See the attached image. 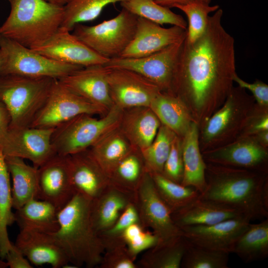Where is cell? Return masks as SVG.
<instances>
[{"instance_id": "obj_1", "label": "cell", "mask_w": 268, "mask_h": 268, "mask_svg": "<svg viewBox=\"0 0 268 268\" xmlns=\"http://www.w3.org/2000/svg\"><path fill=\"white\" fill-rule=\"evenodd\" d=\"M222 15L219 8L200 37L185 39L174 72L170 93L184 102L199 127L222 105L237 74L234 39L222 26Z\"/></svg>"}, {"instance_id": "obj_2", "label": "cell", "mask_w": 268, "mask_h": 268, "mask_svg": "<svg viewBox=\"0 0 268 268\" xmlns=\"http://www.w3.org/2000/svg\"><path fill=\"white\" fill-rule=\"evenodd\" d=\"M201 199L239 211L250 221L268 218V173L206 163Z\"/></svg>"}, {"instance_id": "obj_3", "label": "cell", "mask_w": 268, "mask_h": 268, "mask_svg": "<svg viewBox=\"0 0 268 268\" xmlns=\"http://www.w3.org/2000/svg\"><path fill=\"white\" fill-rule=\"evenodd\" d=\"M91 200L76 193L58 212L59 228L52 233L75 268L98 266L105 248L92 223Z\"/></svg>"}, {"instance_id": "obj_4", "label": "cell", "mask_w": 268, "mask_h": 268, "mask_svg": "<svg viewBox=\"0 0 268 268\" xmlns=\"http://www.w3.org/2000/svg\"><path fill=\"white\" fill-rule=\"evenodd\" d=\"M10 11L0 33L34 49L47 41L60 27L64 7L45 0H8Z\"/></svg>"}, {"instance_id": "obj_5", "label": "cell", "mask_w": 268, "mask_h": 268, "mask_svg": "<svg viewBox=\"0 0 268 268\" xmlns=\"http://www.w3.org/2000/svg\"><path fill=\"white\" fill-rule=\"evenodd\" d=\"M255 104L246 89L233 86L222 105L199 127L201 152L223 146L239 137Z\"/></svg>"}, {"instance_id": "obj_6", "label": "cell", "mask_w": 268, "mask_h": 268, "mask_svg": "<svg viewBox=\"0 0 268 268\" xmlns=\"http://www.w3.org/2000/svg\"><path fill=\"white\" fill-rule=\"evenodd\" d=\"M56 80L15 74L0 76V102L9 114V128L30 126Z\"/></svg>"}, {"instance_id": "obj_7", "label": "cell", "mask_w": 268, "mask_h": 268, "mask_svg": "<svg viewBox=\"0 0 268 268\" xmlns=\"http://www.w3.org/2000/svg\"><path fill=\"white\" fill-rule=\"evenodd\" d=\"M123 109L114 105L102 118L81 114L55 128L51 141L57 154L67 156L89 149L119 127Z\"/></svg>"}, {"instance_id": "obj_8", "label": "cell", "mask_w": 268, "mask_h": 268, "mask_svg": "<svg viewBox=\"0 0 268 268\" xmlns=\"http://www.w3.org/2000/svg\"><path fill=\"white\" fill-rule=\"evenodd\" d=\"M137 16L122 8L113 18L98 24H77L73 34L102 57L108 59L119 57L133 40Z\"/></svg>"}, {"instance_id": "obj_9", "label": "cell", "mask_w": 268, "mask_h": 268, "mask_svg": "<svg viewBox=\"0 0 268 268\" xmlns=\"http://www.w3.org/2000/svg\"><path fill=\"white\" fill-rule=\"evenodd\" d=\"M0 49L6 59L2 75L15 74L59 79L83 67L49 59L0 33Z\"/></svg>"}, {"instance_id": "obj_10", "label": "cell", "mask_w": 268, "mask_h": 268, "mask_svg": "<svg viewBox=\"0 0 268 268\" xmlns=\"http://www.w3.org/2000/svg\"><path fill=\"white\" fill-rule=\"evenodd\" d=\"M108 110L77 94L56 79L46 102L30 127L55 128L79 115L103 116Z\"/></svg>"}, {"instance_id": "obj_11", "label": "cell", "mask_w": 268, "mask_h": 268, "mask_svg": "<svg viewBox=\"0 0 268 268\" xmlns=\"http://www.w3.org/2000/svg\"><path fill=\"white\" fill-rule=\"evenodd\" d=\"M185 39L147 56L110 59L104 66L135 71L155 85L161 92L170 93L177 63Z\"/></svg>"}, {"instance_id": "obj_12", "label": "cell", "mask_w": 268, "mask_h": 268, "mask_svg": "<svg viewBox=\"0 0 268 268\" xmlns=\"http://www.w3.org/2000/svg\"><path fill=\"white\" fill-rule=\"evenodd\" d=\"M141 224L157 237V244L183 235L174 223L172 212L158 195L150 173L146 171L135 192V202Z\"/></svg>"}, {"instance_id": "obj_13", "label": "cell", "mask_w": 268, "mask_h": 268, "mask_svg": "<svg viewBox=\"0 0 268 268\" xmlns=\"http://www.w3.org/2000/svg\"><path fill=\"white\" fill-rule=\"evenodd\" d=\"M54 129L30 126L9 128L0 149L4 156L28 160L38 168L57 154L51 141Z\"/></svg>"}, {"instance_id": "obj_14", "label": "cell", "mask_w": 268, "mask_h": 268, "mask_svg": "<svg viewBox=\"0 0 268 268\" xmlns=\"http://www.w3.org/2000/svg\"><path fill=\"white\" fill-rule=\"evenodd\" d=\"M107 81L114 105L122 109L149 107L159 89L137 72L121 68H107Z\"/></svg>"}, {"instance_id": "obj_15", "label": "cell", "mask_w": 268, "mask_h": 268, "mask_svg": "<svg viewBox=\"0 0 268 268\" xmlns=\"http://www.w3.org/2000/svg\"><path fill=\"white\" fill-rule=\"evenodd\" d=\"M201 153L206 163L268 173V148L253 136H240L228 144Z\"/></svg>"}, {"instance_id": "obj_16", "label": "cell", "mask_w": 268, "mask_h": 268, "mask_svg": "<svg viewBox=\"0 0 268 268\" xmlns=\"http://www.w3.org/2000/svg\"><path fill=\"white\" fill-rule=\"evenodd\" d=\"M37 199L47 201L59 210L76 194L67 156L56 154L38 168Z\"/></svg>"}, {"instance_id": "obj_17", "label": "cell", "mask_w": 268, "mask_h": 268, "mask_svg": "<svg viewBox=\"0 0 268 268\" xmlns=\"http://www.w3.org/2000/svg\"><path fill=\"white\" fill-rule=\"evenodd\" d=\"M70 32L60 27L43 45L32 50L54 61L82 67L104 65L109 61Z\"/></svg>"}, {"instance_id": "obj_18", "label": "cell", "mask_w": 268, "mask_h": 268, "mask_svg": "<svg viewBox=\"0 0 268 268\" xmlns=\"http://www.w3.org/2000/svg\"><path fill=\"white\" fill-rule=\"evenodd\" d=\"M251 221L244 216L210 225L185 226L180 229L191 243L206 249L230 253L239 236Z\"/></svg>"}, {"instance_id": "obj_19", "label": "cell", "mask_w": 268, "mask_h": 268, "mask_svg": "<svg viewBox=\"0 0 268 268\" xmlns=\"http://www.w3.org/2000/svg\"><path fill=\"white\" fill-rule=\"evenodd\" d=\"M186 35L187 29L179 26L164 28L137 17L134 36L120 57L137 58L147 56L185 39Z\"/></svg>"}, {"instance_id": "obj_20", "label": "cell", "mask_w": 268, "mask_h": 268, "mask_svg": "<svg viewBox=\"0 0 268 268\" xmlns=\"http://www.w3.org/2000/svg\"><path fill=\"white\" fill-rule=\"evenodd\" d=\"M107 71L104 65H93L77 69L58 80L77 94L109 110L114 104L110 94Z\"/></svg>"}, {"instance_id": "obj_21", "label": "cell", "mask_w": 268, "mask_h": 268, "mask_svg": "<svg viewBox=\"0 0 268 268\" xmlns=\"http://www.w3.org/2000/svg\"><path fill=\"white\" fill-rule=\"evenodd\" d=\"M67 156L71 182L76 193L92 201L109 185V177L89 149Z\"/></svg>"}, {"instance_id": "obj_22", "label": "cell", "mask_w": 268, "mask_h": 268, "mask_svg": "<svg viewBox=\"0 0 268 268\" xmlns=\"http://www.w3.org/2000/svg\"><path fill=\"white\" fill-rule=\"evenodd\" d=\"M14 245L32 265L47 264L53 268H60L69 264L52 234L20 230Z\"/></svg>"}, {"instance_id": "obj_23", "label": "cell", "mask_w": 268, "mask_h": 268, "mask_svg": "<svg viewBox=\"0 0 268 268\" xmlns=\"http://www.w3.org/2000/svg\"><path fill=\"white\" fill-rule=\"evenodd\" d=\"M135 202V192L110 183L99 196L91 201L90 216L95 231L99 234L109 228L125 208Z\"/></svg>"}, {"instance_id": "obj_24", "label": "cell", "mask_w": 268, "mask_h": 268, "mask_svg": "<svg viewBox=\"0 0 268 268\" xmlns=\"http://www.w3.org/2000/svg\"><path fill=\"white\" fill-rule=\"evenodd\" d=\"M161 124L149 107L123 110L119 128L135 148L142 150L153 141Z\"/></svg>"}, {"instance_id": "obj_25", "label": "cell", "mask_w": 268, "mask_h": 268, "mask_svg": "<svg viewBox=\"0 0 268 268\" xmlns=\"http://www.w3.org/2000/svg\"><path fill=\"white\" fill-rule=\"evenodd\" d=\"M241 216H243L233 208L199 197L172 213L174 223L180 228L189 226L210 225Z\"/></svg>"}, {"instance_id": "obj_26", "label": "cell", "mask_w": 268, "mask_h": 268, "mask_svg": "<svg viewBox=\"0 0 268 268\" xmlns=\"http://www.w3.org/2000/svg\"><path fill=\"white\" fill-rule=\"evenodd\" d=\"M199 134V126L193 122L182 137L184 172L181 184L194 188L201 194L206 187V163L200 149Z\"/></svg>"}, {"instance_id": "obj_27", "label": "cell", "mask_w": 268, "mask_h": 268, "mask_svg": "<svg viewBox=\"0 0 268 268\" xmlns=\"http://www.w3.org/2000/svg\"><path fill=\"white\" fill-rule=\"evenodd\" d=\"M4 159L12 180V207L17 210L30 200L37 199L38 168L20 158L4 156Z\"/></svg>"}, {"instance_id": "obj_28", "label": "cell", "mask_w": 268, "mask_h": 268, "mask_svg": "<svg viewBox=\"0 0 268 268\" xmlns=\"http://www.w3.org/2000/svg\"><path fill=\"white\" fill-rule=\"evenodd\" d=\"M58 212L50 202L33 199L16 210L15 222L20 230L52 234L59 228Z\"/></svg>"}, {"instance_id": "obj_29", "label": "cell", "mask_w": 268, "mask_h": 268, "mask_svg": "<svg viewBox=\"0 0 268 268\" xmlns=\"http://www.w3.org/2000/svg\"><path fill=\"white\" fill-rule=\"evenodd\" d=\"M161 124L183 137L194 122L184 102L176 96L160 92L149 106Z\"/></svg>"}, {"instance_id": "obj_30", "label": "cell", "mask_w": 268, "mask_h": 268, "mask_svg": "<svg viewBox=\"0 0 268 268\" xmlns=\"http://www.w3.org/2000/svg\"><path fill=\"white\" fill-rule=\"evenodd\" d=\"M135 148L119 127L95 142L89 149L109 177L117 164Z\"/></svg>"}, {"instance_id": "obj_31", "label": "cell", "mask_w": 268, "mask_h": 268, "mask_svg": "<svg viewBox=\"0 0 268 268\" xmlns=\"http://www.w3.org/2000/svg\"><path fill=\"white\" fill-rule=\"evenodd\" d=\"M231 253L245 263L263 260L268 257V219L250 223L234 244Z\"/></svg>"}, {"instance_id": "obj_32", "label": "cell", "mask_w": 268, "mask_h": 268, "mask_svg": "<svg viewBox=\"0 0 268 268\" xmlns=\"http://www.w3.org/2000/svg\"><path fill=\"white\" fill-rule=\"evenodd\" d=\"M188 240L183 236L146 250L136 264L141 268H180Z\"/></svg>"}, {"instance_id": "obj_33", "label": "cell", "mask_w": 268, "mask_h": 268, "mask_svg": "<svg viewBox=\"0 0 268 268\" xmlns=\"http://www.w3.org/2000/svg\"><path fill=\"white\" fill-rule=\"evenodd\" d=\"M12 208L10 175L4 156L0 149V258L3 260L12 244L7 232V227L15 222V215Z\"/></svg>"}, {"instance_id": "obj_34", "label": "cell", "mask_w": 268, "mask_h": 268, "mask_svg": "<svg viewBox=\"0 0 268 268\" xmlns=\"http://www.w3.org/2000/svg\"><path fill=\"white\" fill-rule=\"evenodd\" d=\"M140 151L135 149L125 156L110 174V183L135 192L146 172Z\"/></svg>"}, {"instance_id": "obj_35", "label": "cell", "mask_w": 268, "mask_h": 268, "mask_svg": "<svg viewBox=\"0 0 268 268\" xmlns=\"http://www.w3.org/2000/svg\"><path fill=\"white\" fill-rule=\"evenodd\" d=\"M149 173L156 191L172 213L187 205L199 196L200 193L194 188L176 183L160 173Z\"/></svg>"}, {"instance_id": "obj_36", "label": "cell", "mask_w": 268, "mask_h": 268, "mask_svg": "<svg viewBox=\"0 0 268 268\" xmlns=\"http://www.w3.org/2000/svg\"><path fill=\"white\" fill-rule=\"evenodd\" d=\"M120 4L137 17L160 25L168 24L187 29V22L181 15L157 4L154 0H125Z\"/></svg>"}, {"instance_id": "obj_37", "label": "cell", "mask_w": 268, "mask_h": 268, "mask_svg": "<svg viewBox=\"0 0 268 268\" xmlns=\"http://www.w3.org/2000/svg\"><path fill=\"white\" fill-rule=\"evenodd\" d=\"M124 0H70L64 6V17L60 27L70 31L77 24L96 19L109 4Z\"/></svg>"}, {"instance_id": "obj_38", "label": "cell", "mask_w": 268, "mask_h": 268, "mask_svg": "<svg viewBox=\"0 0 268 268\" xmlns=\"http://www.w3.org/2000/svg\"><path fill=\"white\" fill-rule=\"evenodd\" d=\"M176 135L168 128L161 125L151 143L140 151L147 172L162 173Z\"/></svg>"}, {"instance_id": "obj_39", "label": "cell", "mask_w": 268, "mask_h": 268, "mask_svg": "<svg viewBox=\"0 0 268 268\" xmlns=\"http://www.w3.org/2000/svg\"><path fill=\"white\" fill-rule=\"evenodd\" d=\"M188 241L180 268H228L229 253L201 247Z\"/></svg>"}, {"instance_id": "obj_40", "label": "cell", "mask_w": 268, "mask_h": 268, "mask_svg": "<svg viewBox=\"0 0 268 268\" xmlns=\"http://www.w3.org/2000/svg\"><path fill=\"white\" fill-rule=\"evenodd\" d=\"M187 16L188 27L187 29L186 40L193 41L204 32L208 21L209 14L219 8L218 5L211 6L200 3L177 5Z\"/></svg>"}, {"instance_id": "obj_41", "label": "cell", "mask_w": 268, "mask_h": 268, "mask_svg": "<svg viewBox=\"0 0 268 268\" xmlns=\"http://www.w3.org/2000/svg\"><path fill=\"white\" fill-rule=\"evenodd\" d=\"M122 238L131 256L136 260L138 254L158 244L156 235L140 223H135L128 227Z\"/></svg>"}, {"instance_id": "obj_42", "label": "cell", "mask_w": 268, "mask_h": 268, "mask_svg": "<svg viewBox=\"0 0 268 268\" xmlns=\"http://www.w3.org/2000/svg\"><path fill=\"white\" fill-rule=\"evenodd\" d=\"M104 248L99 268H138L123 240L108 244Z\"/></svg>"}, {"instance_id": "obj_43", "label": "cell", "mask_w": 268, "mask_h": 268, "mask_svg": "<svg viewBox=\"0 0 268 268\" xmlns=\"http://www.w3.org/2000/svg\"><path fill=\"white\" fill-rule=\"evenodd\" d=\"M140 223L138 212L135 203L129 204L116 221L109 228L99 234L104 246L109 243L123 239L122 235L133 224Z\"/></svg>"}, {"instance_id": "obj_44", "label": "cell", "mask_w": 268, "mask_h": 268, "mask_svg": "<svg viewBox=\"0 0 268 268\" xmlns=\"http://www.w3.org/2000/svg\"><path fill=\"white\" fill-rule=\"evenodd\" d=\"M183 172L182 137L176 135L161 174L168 179L181 184Z\"/></svg>"}, {"instance_id": "obj_45", "label": "cell", "mask_w": 268, "mask_h": 268, "mask_svg": "<svg viewBox=\"0 0 268 268\" xmlns=\"http://www.w3.org/2000/svg\"><path fill=\"white\" fill-rule=\"evenodd\" d=\"M266 131H268V107L256 103L240 137L252 136Z\"/></svg>"}, {"instance_id": "obj_46", "label": "cell", "mask_w": 268, "mask_h": 268, "mask_svg": "<svg viewBox=\"0 0 268 268\" xmlns=\"http://www.w3.org/2000/svg\"><path fill=\"white\" fill-rule=\"evenodd\" d=\"M235 82L239 87L249 90L256 103L263 107H268V85L264 82L257 80L253 83L247 82L236 74L234 77Z\"/></svg>"}, {"instance_id": "obj_47", "label": "cell", "mask_w": 268, "mask_h": 268, "mask_svg": "<svg viewBox=\"0 0 268 268\" xmlns=\"http://www.w3.org/2000/svg\"><path fill=\"white\" fill-rule=\"evenodd\" d=\"M4 260H6L8 266L10 268H33L31 264L13 243Z\"/></svg>"}, {"instance_id": "obj_48", "label": "cell", "mask_w": 268, "mask_h": 268, "mask_svg": "<svg viewBox=\"0 0 268 268\" xmlns=\"http://www.w3.org/2000/svg\"><path fill=\"white\" fill-rule=\"evenodd\" d=\"M10 124L9 114L3 103L0 102V144L9 130Z\"/></svg>"}, {"instance_id": "obj_49", "label": "cell", "mask_w": 268, "mask_h": 268, "mask_svg": "<svg viewBox=\"0 0 268 268\" xmlns=\"http://www.w3.org/2000/svg\"><path fill=\"white\" fill-rule=\"evenodd\" d=\"M158 4L169 8L175 7L177 5H186L193 3L210 4L212 0H154Z\"/></svg>"}, {"instance_id": "obj_50", "label": "cell", "mask_w": 268, "mask_h": 268, "mask_svg": "<svg viewBox=\"0 0 268 268\" xmlns=\"http://www.w3.org/2000/svg\"><path fill=\"white\" fill-rule=\"evenodd\" d=\"M252 136L261 145L268 148V131L260 132Z\"/></svg>"}, {"instance_id": "obj_51", "label": "cell", "mask_w": 268, "mask_h": 268, "mask_svg": "<svg viewBox=\"0 0 268 268\" xmlns=\"http://www.w3.org/2000/svg\"><path fill=\"white\" fill-rule=\"evenodd\" d=\"M6 63V59L4 53L0 49V76L3 75Z\"/></svg>"}, {"instance_id": "obj_52", "label": "cell", "mask_w": 268, "mask_h": 268, "mask_svg": "<svg viewBox=\"0 0 268 268\" xmlns=\"http://www.w3.org/2000/svg\"><path fill=\"white\" fill-rule=\"evenodd\" d=\"M45 1L50 2L51 3L64 6L66 5L70 0H45Z\"/></svg>"}, {"instance_id": "obj_53", "label": "cell", "mask_w": 268, "mask_h": 268, "mask_svg": "<svg viewBox=\"0 0 268 268\" xmlns=\"http://www.w3.org/2000/svg\"><path fill=\"white\" fill-rule=\"evenodd\" d=\"M8 266L6 261H4L0 258V268H6Z\"/></svg>"}]
</instances>
